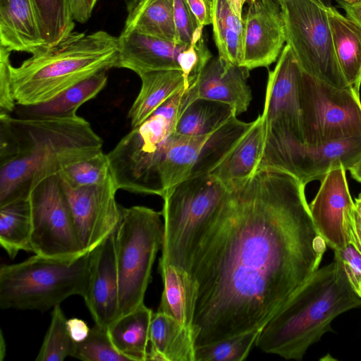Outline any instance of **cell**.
Segmentation results:
<instances>
[{
  "instance_id": "6da1fadb",
  "label": "cell",
  "mask_w": 361,
  "mask_h": 361,
  "mask_svg": "<svg viewBox=\"0 0 361 361\" xmlns=\"http://www.w3.org/2000/svg\"><path fill=\"white\" fill-rule=\"evenodd\" d=\"M305 189L288 172L259 168L229 190L188 271L195 347L262 328L319 269L327 245Z\"/></svg>"
},
{
  "instance_id": "7a4b0ae2",
  "label": "cell",
  "mask_w": 361,
  "mask_h": 361,
  "mask_svg": "<svg viewBox=\"0 0 361 361\" xmlns=\"http://www.w3.org/2000/svg\"><path fill=\"white\" fill-rule=\"evenodd\" d=\"M84 118H29L0 112V207L27 198L46 178L102 151Z\"/></svg>"
},
{
  "instance_id": "3957f363",
  "label": "cell",
  "mask_w": 361,
  "mask_h": 361,
  "mask_svg": "<svg viewBox=\"0 0 361 361\" xmlns=\"http://www.w3.org/2000/svg\"><path fill=\"white\" fill-rule=\"evenodd\" d=\"M361 306L340 259L316 270L262 328L255 345L263 352L300 360L341 314Z\"/></svg>"
},
{
  "instance_id": "277c9868",
  "label": "cell",
  "mask_w": 361,
  "mask_h": 361,
  "mask_svg": "<svg viewBox=\"0 0 361 361\" xmlns=\"http://www.w3.org/2000/svg\"><path fill=\"white\" fill-rule=\"evenodd\" d=\"M118 37L106 31L72 32L59 44L10 65L17 105H37L101 71L117 68Z\"/></svg>"
},
{
  "instance_id": "5b68a950",
  "label": "cell",
  "mask_w": 361,
  "mask_h": 361,
  "mask_svg": "<svg viewBox=\"0 0 361 361\" xmlns=\"http://www.w3.org/2000/svg\"><path fill=\"white\" fill-rule=\"evenodd\" d=\"M198 80L159 107L139 126L132 128L106 154L118 190L162 197L159 169L177 123L197 97Z\"/></svg>"
},
{
  "instance_id": "8992f818",
  "label": "cell",
  "mask_w": 361,
  "mask_h": 361,
  "mask_svg": "<svg viewBox=\"0 0 361 361\" xmlns=\"http://www.w3.org/2000/svg\"><path fill=\"white\" fill-rule=\"evenodd\" d=\"M229 190L209 173L191 176L161 197L164 234L159 264L189 271L195 252L221 211Z\"/></svg>"
},
{
  "instance_id": "52a82bcc",
  "label": "cell",
  "mask_w": 361,
  "mask_h": 361,
  "mask_svg": "<svg viewBox=\"0 0 361 361\" xmlns=\"http://www.w3.org/2000/svg\"><path fill=\"white\" fill-rule=\"evenodd\" d=\"M92 250L74 258L35 255L0 268L2 310L47 311L72 295L85 294Z\"/></svg>"
},
{
  "instance_id": "ba28073f",
  "label": "cell",
  "mask_w": 361,
  "mask_h": 361,
  "mask_svg": "<svg viewBox=\"0 0 361 361\" xmlns=\"http://www.w3.org/2000/svg\"><path fill=\"white\" fill-rule=\"evenodd\" d=\"M161 217V212L145 206L123 207L115 231L121 316L144 303L152 267L162 246Z\"/></svg>"
},
{
  "instance_id": "9c48e42d",
  "label": "cell",
  "mask_w": 361,
  "mask_h": 361,
  "mask_svg": "<svg viewBox=\"0 0 361 361\" xmlns=\"http://www.w3.org/2000/svg\"><path fill=\"white\" fill-rule=\"evenodd\" d=\"M303 71L286 44L269 71L264 111V139L259 168H274L290 147L305 145L300 107Z\"/></svg>"
},
{
  "instance_id": "30bf717a",
  "label": "cell",
  "mask_w": 361,
  "mask_h": 361,
  "mask_svg": "<svg viewBox=\"0 0 361 361\" xmlns=\"http://www.w3.org/2000/svg\"><path fill=\"white\" fill-rule=\"evenodd\" d=\"M283 20L286 42L302 70L329 85L345 88L332 42L327 15L322 0H275Z\"/></svg>"
},
{
  "instance_id": "8fae6325",
  "label": "cell",
  "mask_w": 361,
  "mask_h": 361,
  "mask_svg": "<svg viewBox=\"0 0 361 361\" xmlns=\"http://www.w3.org/2000/svg\"><path fill=\"white\" fill-rule=\"evenodd\" d=\"M300 95L306 145L361 135V100L353 88L332 86L303 71Z\"/></svg>"
},
{
  "instance_id": "7c38bea8",
  "label": "cell",
  "mask_w": 361,
  "mask_h": 361,
  "mask_svg": "<svg viewBox=\"0 0 361 361\" xmlns=\"http://www.w3.org/2000/svg\"><path fill=\"white\" fill-rule=\"evenodd\" d=\"M27 200L32 222V252L64 259L86 253L80 244L59 175L42 180L31 190Z\"/></svg>"
},
{
  "instance_id": "4fadbf2b",
  "label": "cell",
  "mask_w": 361,
  "mask_h": 361,
  "mask_svg": "<svg viewBox=\"0 0 361 361\" xmlns=\"http://www.w3.org/2000/svg\"><path fill=\"white\" fill-rule=\"evenodd\" d=\"M117 68L131 70L139 76L148 72L178 70L195 79L213 57L204 37L190 45L123 28L118 37Z\"/></svg>"
},
{
  "instance_id": "5bb4252c",
  "label": "cell",
  "mask_w": 361,
  "mask_h": 361,
  "mask_svg": "<svg viewBox=\"0 0 361 361\" xmlns=\"http://www.w3.org/2000/svg\"><path fill=\"white\" fill-rule=\"evenodd\" d=\"M61 182L82 247L90 252L116 231L121 221L123 207L116 200L118 188L112 177L102 185L82 188Z\"/></svg>"
},
{
  "instance_id": "9a60e30c",
  "label": "cell",
  "mask_w": 361,
  "mask_h": 361,
  "mask_svg": "<svg viewBox=\"0 0 361 361\" xmlns=\"http://www.w3.org/2000/svg\"><path fill=\"white\" fill-rule=\"evenodd\" d=\"M340 166L321 180L319 190L309 204L315 227L326 245L334 250L345 248L353 240L355 204L345 176Z\"/></svg>"
},
{
  "instance_id": "2e32d148",
  "label": "cell",
  "mask_w": 361,
  "mask_h": 361,
  "mask_svg": "<svg viewBox=\"0 0 361 361\" xmlns=\"http://www.w3.org/2000/svg\"><path fill=\"white\" fill-rule=\"evenodd\" d=\"M241 66L250 71L268 67L278 60L286 32L281 8L275 0H255L243 18Z\"/></svg>"
},
{
  "instance_id": "e0dca14e",
  "label": "cell",
  "mask_w": 361,
  "mask_h": 361,
  "mask_svg": "<svg viewBox=\"0 0 361 361\" xmlns=\"http://www.w3.org/2000/svg\"><path fill=\"white\" fill-rule=\"evenodd\" d=\"M361 158V135L317 145H298L288 149L274 169L288 172L306 185L321 180L331 170H348Z\"/></svg>"
},
{
  "instance_id": "ac0fdd59",
  "label": "cell",
  "mask_w": 361,
  "mask_h": 361,
  "mask_svg": "<svg viewBox=\"0 0 361 361\" xmlns=\"http://www.w3.org/2000/svg\"><path fill=\"white\" fill-rule=\"evenodd\" d=\"M115 231L92 250L90 278L83 296L95 324L105 328L121 316Z\"/></svg>"
},
{
  "instance_id": "d6986e66",
  "label": "cell",
  "mask_w": 361,
  "mask_h": 361,
  "mask_svg": "<svg viewBox=\"0 0 361 361\" xmlns=\"http://www.w3.org/2000/svg\"><path fill=\"white\" fill-rule=\"evenodd\" d=\"M249 76L250 70L246 67L213 56L199 76L198 97L226 104L238 116L247 110L252 101Z\"/></svg>"
},
{
  "instance_id": "ffe728a7",
  "label": "cell",
  "mask_w": 361,
  "mask_h": 361,
  "mask_svg": "<svg viewBox=\"0 0 361 361\" xmlns=\"http://www.w3.org/2000/svg\"><path fill=\"white\" fill-rule=\"evenodd\" d=\"M0 46L31 55L48 47L34 0H0Z\"/></svg>"
},
{
  "instance_id": "44dd1931",
  "label": "cell",
  "mask_w": 361,
  "mask_h": 361,
  "mask_svg": "<svg viewBox=\"0 0 361 361\" xmlns=\"http://www.w3.org/2000/svg\"><path fill=\"white\" fill-rule=\"evenodd\" d=\"M264 130L262 114L229 153L209 173L229 190L241 185L259 169Z\"/></svg>"
},
{
  "instance_id": "7402d4cb",
  "label": "cell",
  "mask_w": 361,
  "mask_h": 361,
  "mask_svg": "<svg viewBox=\"0 0 361 361\" xmlns=\"http://www.w3.org/2000/svg\"><path fill=\"white\" fill-rule=\"evenodd\" d=\"M140 78V90L128 112L132 128L141 124L170 98L199 79H188L178 70L154 71Z\"/></svg>"
},
{
  "instance_id": "603a6c76",
  "label": "cell",
  "mask_w": 361,
  "mask_h": 361,
  "mask_svg": "<svg viewBox=\"0 0 361 361\" xmlns=\"http://www.w3.org/2000/svg\"><path fill=\"white\" fill-rule=\"evenodd\" d=\"M149 343L147 360L195 361L192 330L159 311L152 314Z\"/></svg>"
},
{
  "instance_id": "cb8c5ba5",
  "label": "cell",
  "mask_w": 361,
  "mask_h": 361,
  "mask_svg": "<svg viewBox=\"0 0 361 361\" xmlns=\"http://www.w3.org/2000/svg\"><path fill=\"white\" fill-rule=\"evenodd\" d=\"M336 57L348 85L360 94L361 86V25L334 7L327 8Z\"/></svg>"
},
{
  "instance_id": "d4e9b609",
  "label": "cell",
  "mask_w": 361,
  "mask_h": 361,
  "mask_svg": "<svg viewBox=\"0 0 361 361\" xmlns=\"http://www.w3.org/2000/svg\"><path fill=\"white\" fill-rule=\"evenodd\" d=\"M163 291L158 311L192 330L197 285L188 271L171 264H159ZM193 334V333H192Z\"/></svg>"
},
{
  "instance_id": "484cf974",
  "label": "cell",
  "mask_w": 361,
  "mask_h": 361,
  "mask_svg": "<svg viewBox=\"0 0 361 361\" xmlns=\"http://www.w3.org/2000/svg\"><path fill=\"white\" fill-rule=\"evenodd\" d=\"M106 71H101L46 102L32 106L17 105L15 110L20 118H71L78 116V109L94 97L107 82Z\"/></svg>"
},
{
  "instance_id": "4316f807",
  "label": "cell",
  "mask_w": 361,
  "mask_h": 361,
  "mask_svg": "<svg viewBox=\"0 0 361 361\" xmlns=\"http://www.w3.org/2000/svg\"><path fill=\"white\" fill-rule=\"evenodd\" d=\"M247 0H213V37L222 60L241 66L244 21L243 7Z\"/></svg>"
},
{
  "instance_id": "83f0119b",
  "label": "cell",
  "mask_w": 361,
  "mask_h": 361,
  "mask_svg": "<svg viewBox=\"0 0 361 361\" xmlns=\"http://www.w3.org/2000/svg\"><path fill=\"white\" fill-rule=\"evenodd\" d=\"M212 133L185 136L176 133L159 166V177L163 195L168 189L192 176Z\"/></svg>"
},
{
  "instance_id": "f1b7e54d",
  "label": "cell",
  "mask_w": 361,
  "mask_h": 361,
  "mask_svg": "<svg viewBox=\"0 0 361 361\" xmlns=\"http://www.w3.org/2000/svg\"><path fill=\"white\" fill-rule=\"evenodd\" d=\"M153 313L142 303L119 317L107 328L116 348L130 361H147Z\"/></svg>"
},
{
  "instance_id": "f546056e",
  "label": "cell",
  "mask_w": 361,
  "mask_h": 361,
  "mask_svg": "<svg viewBox=\"0 0 361 361\" xmlns=\"http://www.w3.org/2000/svg\"><path fill=\"white\" fill-rule=\"evenodd\" d=\"M123 28L177 42L174 0H128Z\"/></svg>"
},
{
  "instance_id": "4dcf8cb0",
  "label": "cell",
  "mask_w": 361,
  "mask_h": 361,
  "mask_svg": "<svg viewBox=\"0 0 361 361\" xmlns=\"http://www.w3.org/2000/svg\"><path fill=\"white\" fill-rule=\"evenodd\" d=\"M234 116H237L230 106L219 102L197 97L180 116L176 132L185 136L208 135Z\"/></svg>"
},
{
  "instance_id": "1f68e13d",
  "label": "cell",
  "mask_w": 361,
  "mask_h": 361,
  "mask_svg": "<svg viewBox=\"0 0 361 361\" xmlns=\"http://www.w3.org/2000/svg\"><path fill=\"white\" fill-rule=\"evenodd\" d=\"M32 222L27 198L0 207V244L11 259L21 251L32 252Z\"/></svg>"
},
{
  "instance_id": "d6a6232c",
  "label": "cell",
  "mask_w": 361,
  "mask_h": 361,
  "mask_svg": "<svg viewBox=\"0 0 361 361\" xmlns=\"http://www.w3.org/2000/svg\"><path fill=\"white\" fill-rule=\"evenodd\" d=\"M48 47L68 37L75 27L68 0H34Z\"/></svg>"
},
{
  "instance_id": "836d02e7",
  "label": "cell",
  "mask_w": 361,
  "mask_h": 361,
  "mask_svg": "<svg viewBox=\"0 0 361 361\" xmlns=\"http://www.w3.org/2000/svg\"><path fill=\"white\" fill-rule=\"evenodd\" d=\"M66 321L60 305L54 307L50 325L35 360L62 361L74 357L77 343L70 336Z\"/></svg>"
},
{
  "instance_id": "e575fe53",
  "label": "cell",
  "mask_w": 361,
  "mask_h": 361,
  "mask_svg": "<svg viewBox=\"0 0 361 361\" xmlns=\"http://www.w3.org/2000/svg\"><path fill=\"white\" fill-rule=\"evenodd\" d=\"M261 329L195 347V361H242L255 344Z\"/></svg>"
},
{
  "instance_id": "d590c367",
  "label": "cell",
  "mask_w": 361,
  "mask_h": 361,
  "mask_svg": "<svg viewBox=\"0 0 361 361\" xmlns=\"http://www.w3.org/2000/svg\"><path fill=\"white\" fill-rule=\"evenodd\" d=\"M58 175L62 182L72 188L102 185L112 177L103 151L71 164Z\"/></svg>"
},
{
  "instance_id": "8d00e7d4",
  "label": "cell",
  "mask_w": 361,
  "mask_h": 361,
  "mask_svg": "<svg viewBox=\"0 0 361 361\" xmlns=\"http://www.w3.org/2000/svg\"><path fill=\"white\" fill-rule=\"evenodd\" d=\"M73 357L85 361H130L116 348L107 328L96 324L87 337L77 343Z\"/></svg>"
},
{
  "instance_id": "74e56055",
  "label": "cell",
  "mask_w": 361,
  "mask_h": 361,
  "mask_svg": "<svg viewBox=\"0 0 361 361\" xmlns=\"http://www.w3.org/2000/svg\"><path fill=\"white\" fill-rule=\"evenodd\" d=\"M174 22L177 42L190 45L203 38L202 25L186 0H174Z\"/></svg>"
},
{
  "instance_id": "f35d334b",
  "label": "cell",
  "mask_w": 361,
  "mask_h": 361,
  "mask_svg": "<svg viewBox=\"0 0 361 361\" xmlns=\"http://www.w3.org/2000/svg\"><path fill=\"white\" fill-rule=\"evenodd\" d=\"M334 257L340 259L354 290L361 297V253L350 242L341 250H334Z\"/></svg>"
},
{
  "instance_id": "ab89813d",
  "label": "cell",
  "mask_w": 361,
  "mask_h": 361,
  "mask_svg": "<svg viewBox=\"0 0 361 361\" xmlns=\"http://www.w3.org/2000/svg\"><path fill=\"white\" fill-rule=\"evenodd\" d=\"M10 54V51L0 46V112L7 114L16 106L11 84Z\"/></svg>"
},
{
  "instance_id": "60d3db41",
  "label": "cell",
  "mask_w": 361,
  "mask_h": 361,
  "mask_svg": "<svg viewBox=\"0 0 361 361\" xmlns=\"http://www.w3.org/2000/svg\"><path fill=\"white\" fill-rule=\"evenodd\" d=\"M186 1L202 25L212 24L213 0H186Z\"/></svg>"
},
{
  "instance_id": "b9f144b4",
  "label": "cell",
  "mask_w": 361,
  "mask_h": 361,
  "mask_svg": "<svg viewBox=\"0 0 361 361\" xmlns=\"http://www.w3.org/2000/svg\"><path fill=\"white\" fill-rule=\"evenodd\" d=\"M66 326L70 336L76 343L82 342L89 335L90 329L87 323L81 319H67Z\"/></svg>"
},
{
  "instance_id": "7bdbcfd3",
  "label": "cell",
  "mask_w": 361,
  "mask_h": 361,
  "mask_svg": "<svg viewBox=\"0 0 361 361\" xmlns=\"http://www.w3.org/2000/svg\"><path fill=\"white\" fill-rule=\"evenodd\" d=\"M353 220V240L357 250L361 253V192L355 198Z\"/></svg>"
},
{
  "instance_id": "ee69618b",
  "label": "cell",
  "mask_w": 361,
  "mask_h": 361,
  "mask_svg": "<svg viewBox=\"0 0 361 361\" xmlns=\"http://www.w3.org/2000/svg\"><path fill=\"white\" fill-rule=\"evenodd\" d=\"M73 19L84 23L91 17L86 0H68Z\"/></svg>"
},
{
  "instance_id": "f6af8a7d",
  "label": "cell",
  "mask_w": 361,
  "mask_h": 361,
  "mask_svg": "<svg viewBox=\"0 0 361 361\" xmlns=\"http://www.w3.org/2000/svg\"><path fill=\"white\" fill-rule=\"evenodd\" d=\"M336 1L338 6L345 11V16L361 25V4L352 6L345 3L343 0Z\"/></svg>"
},
{
  "instance_id": "bcb514c9",
  "label": "cell",
  "mask_w": 361,
  "mask_h": 361,
  "mask_svg": "<svg viewBox=\"0 0 361 361\" xmlns=\"http://www.w3.org/2000/svg\"><path fill=\"white\" fill-rule=\"evenodd\" d=\"M348 171L355 180L361 183V158Z\"/></svg>"
},
{
  "instance_id": "7dc6e473",
  "label": "cell",
  "mask_w": 361,
  "mask_h": 361,
  "mask_svg": "<svg viewBox=\"0 0 361 361\" xmlns=\"http://www.w3.org/2000/svg\"><path fill=\"white\" fill-rule=\"evenodd\" d=\"M98 0H86L88 9L90 12L92 13L95 5Z\"/></svg>"
},
{
  "instance_id": "c3c4849f",
  "label": "cell",
  "mask_w": 361,
  "mask_h": 361,
  "mask_svg": "<svg viewBox=\"0 0 361 361\" xmlns=\"http://www.w3.org/2000/svg\"><path fill=\"white\" fill-rule=\"evenodd\" d=\"M345 3L355 6L361 4V0H343Z\"/></svg>"
},
{
  "instance_id": "681fc988",
  "label": "cell",
  "mask_w": 361,
  "mask_h": 361,
  "mask_svg": "<svg viewBox=\"0 0 361 361\" xmlns=\"http://www.w3.org/2000/svg\"><path fill=\"white\" fill-rule=\"evenodd\" d=\"M324 4L327 6L330 7L332 6L331 0H322Z\"/></svg>"
},
{
  "instance_id": "f907efd6",
  "label": "cell",
  "mask_w": 361,
  "mask_h": 361,
  "mask_svg": "<svg viewBox=\"0 0 361 361\" xmlns=\"http://www.w3.org/2000/svg\"><path fill=\"white\" fill-rule=\"evenodd\" d=\"M254 1H255V0H247V3H248V4H249L252 3V2H253Z\"/></svg>"
}]
</instances>
